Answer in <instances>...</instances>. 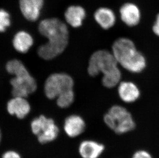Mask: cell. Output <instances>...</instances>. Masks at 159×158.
Masks as SVG:
<instances>
[{"label": "cell", "instance_id": "1", "mask_svg": "<svg viewBox=\"0 0 159 158\" xmlns=\"http://www.w3.org/2000/svg\"><path fill=\"white\" fill-rule=\"evenodd\" d=\"M38 30L46 37L47 43L39 47L38 54L44 60L55 58L65 50L69 39L68 25L57 17L45 18L38 24Z\"/></svg>", "mask_w": 159, "mask_h": 158}, {"label": "cell", "instance_id": "2", "mask_svg": "<svg viewBox=\"0 0 159 158\" xmlns=\"http://www.w3.org/2000/svg\"><path fill=\"white\" fill-rule=\"evenodd\" d=\"M6 68L8 73L15 76L11 80L12 94L14 97L25 98L29 94L36 91V81L20 61H9L6 64Z\"/></svg>", "mask_w": 159, "mask_h": 158}, {"label": "cell", "instance_id": "3", "mask_svg": "<svg viewBox=\"0 0 159 158\" xmlns=\"http://www.w3.org/2000/svg\"><path fill=\"white\" fill-rule=\"evenodd\" d=\"M104 121L108 128L117 134L129 133L135 127L131 114L120 105H114L110 108L104 116Z\"/></svg>", "mask_w": 159, "mask_h": 158}, {"label": "cell", "instance_id": "4", "mask_svg": "<svg viewBox=\"0 0 159 158\" xmlns=\"http://www.w3.org/2000/svg\"><path fill=\"white\" fill-rule=\"evenodd\" d=\"M32 133L37 137L39 143L44 144L55 140L58 136L59 130L52 119L40 116L32 121Z\"/></svg>", "mask_w": 159, "mask_h": 158}, {"label": "cell", "instance_id": "5", "mask_svg": "<svg viewBox=\"0 0 159 158\" xmlns=\"http://www.w3.org/2000/svg\"><path fill=\"white\" fill-rule=\"evenodd\" d=\"M117 61L112 53L105 50L96 51L90 57L88 72L90 76L95 77L117 67Z\"/></svg>", "mask_w": 159, "mask_h": 158}, {"label": "cell", "instance_id": "6", "mask_svg": "<svg viewBox=\"0 0 159 158\" xmlns=\"http://www.w3.org/2000/svg\"><path fill=\"white\" fill-rule=\"evenodd\" d=\"M73 80L69 75L63 73H54L48 77L45 81V95L50 99L57 98L62 94L73 90Z\"/></svg>", "mask_w": 159, "mask_h": 158}, {"label": "cell", "instance_id": "7", "mask_svg": "<svg viewBox=\"0 0 159 158\" xmlns=\"http://www.w3.org/2000/svg\"><path fill=\"white\" fill-rule=\"evenodd\" d=\"M120 20L128 27H135L140 24L142 18L141 9L138 5L133 2H126L119 8Z\"/></svg>", "mask_w": 159, "mask_h": 158}, {"label": "cell", "instance_id": "8", "mask_svg": "<svg viewBox=\"0 0 159 158\" xmlns=\"http://www.w3.org/2000/svg\"><path fill=\"white\" fill-rule=\"evenodd\" d=\"M45 0H18V7L23 17L27 21H38L45 5Z\"/></svg>", "mask_w": 159, "mask_h": 158}, {"label": "cell", "instance_id": "9", "mask_svg": "<svg viewBox=\"0 0 159 158\" xmlns=\"http://www.w3.org/2000/svg\"><path fill=\"white\" fill-rule=\"evenodd\" d=\"M132 40L127 37H120L113 43V55L120 65L133 56L137 51Z\"/></svg>", "mask_w": 159, "mask_h": 158}, {"label": "cell", "instance_id": "10", "mask_svg": "<svg viewBox=\"0 0 159 158\" xmlns=\"http://www.w3.org/2000/svg\"><path fill=\"white\" fill-rule=\"evenodd\" d=\"M87 15V12L86 8L80 4L70 5L63 13L65 22L74 29H77L83 25Z\"/></svg>", "mask_w": 159, "mask_h": 158}, {"label": "cell", "instance_id": "11", "mask_svg": "<svg viewBox=\"0 0 159 158\" xmlns=\"http://www.w3.org/2000/svg\"><path fill=\"white\" fill-rule=\"evenodd\" d=\"M93 18L98 26L105 30L112 29L117 22L116 12L107 6H101L96 8L93 13Z\"/></svg>", "mask_w": 159, "mask_h": 158}, {"label": "cell", "instance_id": "12", "mask_svg": "<svg viewBox=\"0 0 159 158\" xmlns=\"http://www.w3.org/2000/svg\"><path fill=\"white\" fill-rule=\"evenodd\" d=\"M102 143L92 140H85L78 146V153L81 158H99L105 151Z\"/></svg>", "mask_w": 159, "mask_h": 158}, {"label": "cell", "instance_id": "13", "mask_svg": "<svg viewBox=\"0 0 159 158\" xmlns=\"http://www.w3.org/2000/svg\"><path fill=\"white\" fill-rule=\"evenodd\" d=\"M86 123L83 118L77 115H72L65 120L63 129L67 136L76 138L84 132Z\"/></svg>", "mask_w": 159, "mask_h": 158}, {"label": "cell", "instance_id": "14", "mask_svg": "<svg viewBox=\"0 0 159 158\" xmlns=\"http://www.w3.org/2000/svg\"><path fill=\"white\" fill-rule=\"evenodd\" d=\"M7 111L11 115H15L17 118L22 119L25 118L30 112V106L24 98L14 97L7 103Z\"/></svg>", "mask_w": 159, "mask_h": 158}, {"label": "cell", "instance_id": "15", "mask_svg": "<svg viewBox=\"0 0 159 158\" xmlns=\"http://www.w3.org/2000/svg\"><path fill=\"white\" fill-rule=\"evenodd\" d=\"M118 93L121 100L126 103L135 102L140 95L138 87L133 82L129 81L120 83L118 87Z\"/></svg>", "mask_w": 159, "mask_h": 158}, {"label": "cell", "instance_id": "16", "mask_svg": "<svg viewBox=\"0 0 159 158\" xmlns=\"http://www.w3.org/2000/svg\"><path fill=\"white\" fill-rule=\"evenodd\" d=\"M34 40L30 33L24 30H21L16 33L12 44L18 52L26 53L33 45Z\"/></svg>", "mask_w": 159, "mask_h": 158}, {"label": "cell", "instance_id": "17", "mask_svg": "<svg viewBox=\"0 0 159 158\" xmlns=\"http://www.w3.org/2000/svg\"><path fill=\"white\" fill-rule=\"evenodd\" d=\"M120 65L129 72L133 73H140L145 68L146 61L144 55L137 51L132 57Z\"/></svg>", "mask_w": 159, "mask_h": 158}, {"label": "cell", "instance_id": "18", "mask_svg": "<svg viewBox=\"0 0 159 158\" xmlns=\"http://www.w3.org/2000/svg\"><path fill=\"white\" fill-rule=\"evenodd\" d=\"M122 74L118 67L104 74L102 79V84L107 88H111L119 84Z\"/></svg>", "mask_w": 159, "mask_h": 158}, {"label": "cell", "instance_id": "19", "mask_svg": "<svg viewBox=\"0 0 159 158\" xmlns=\"http://www.w3.org/2000/svg\"><path fill=\"white\" fill-rule=\"evenodd\" d=\"M74 99L73 90L62 94L57 98V104L61 108H67L72 104Z\"/></svg>", "mask_w": 159, "mask_h": 158}, {"label": "cell", "instance_id": "20", "mask_svg": "<svg viewBox=\"0 0 159 158\" xmlns=\"http://www.w3.org/2000/svg\"><path fill=\"white\" fill-rule=\"evenodd\" d=\"M11 17L10 12L5 8H0V33H4L10 27Z\"/></svg>", "mask_w": 159, "mask_h": 158}, {"label": "cell", "instance_id": "21", "mask_svg": "<svg viewBox=\"0 0 159 158\" xmlns=\"http://www.w3.org/2000/svg\"><path fill=\"white\" fill-rule=\"evenodd\" d=\"M131 158H153L150 152L145 149H139L132 155Z\"/></svg>", "mask_w": 159, "mask_h": 158}, {"label": "cell", "instance_id": "22", "mask_svg": "<svg viewBox=\"0 0 159 158\" xmlns=\"http://www.w3.org/2000/svg\"><path fill=\"white\" fill-rule=\"evenodd\" d=\"M2 158H22V157L17 151L9 150L3 153Z\"/></svg>", "mask_w": 159, "mask_h": 158}, {"label": "cell", "instance_id": "23", "mask_svg": "<svg viewBox=\"0 0 159 158\" xmlns=\"http://www.w3.org/2000/svg\"><path fill=\"white\" fill-rule=\"evenodd\" d=\"M152 30L155 35L159 37V12L157 14L152 27Z\"/></svg>", "mask_w": 159, "mask_h": 158}, {"label": "cell", "instance_id": "24", "mask_svg": "<svg viewBox=\"0 0 159 158\" xmlns=\"http://www.w3.org/2000/svg\"><path fill=\"white\" fill-rule=\"evenodd\" d=\"M1 139H2L1 131V130H0V143H1Z\"/></svg>", "mask_w": 159, "mask_h": 158}]
</instances>
